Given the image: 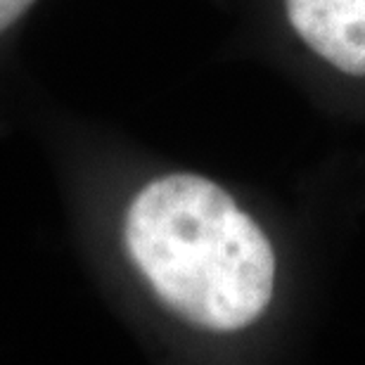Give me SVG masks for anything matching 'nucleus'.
Wrapping results in <instances>:
<instances>
[{"mask_svg":"<svg viewBox=\"0 0 365 365\" xmlns=\"http://www.w3.org/2000/svg\"><path fill=\"white\" fill-rule=\"evenodd\" d=\"M292 36L313 60L365 78V0H280Z\"/></svg>","mask_w":365,"mask_h":365,"instance_id":"obj_2","label":"nucleus"},{"mask_svg":"<svg viewBox=\"0 0 365 365\" xmlns=\"http://www.w3.org/2000/svg\"><path fill=\"white\" fill-rule=\"evenodd\" d=\"M38 0H0V36L12 31Z\"/></svg>","mask_w":365,"mask_h":365,"instance_id":"obj_3","label":"nucleus"},{"mask_svg":"<svg viewBox=\"0 0 365 365\" xmlns=\"http://www.w3.org/2000/svg\"><path fill=\"white\" fill-rule=\"evenodd\" d=\"M121 247L166 313L202 334L252 330L277 292V252L259 218L221 182L164 171L128 197Z\"/></svg>","mask_w":365,"mask_h":365,"instance_id":"obj_1","label":"nucleus"}]
</instances>
